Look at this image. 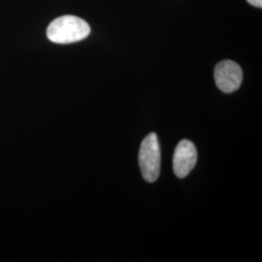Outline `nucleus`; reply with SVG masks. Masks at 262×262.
I'll use <instances>...</instances> for the list:
<instances>
[{
  "label": "nucleus",
  "mask_w": 262,
  "mask_h": 262,
  "mask_svg": "<svg viewBox=\"0 0 262 262\" xmlns=\"http://www.w3.org/2000/svg\"><path fill=\"white\" fill-rule=\"evenodd\" d=\"M215 84L225 94L236 92L243 81V71L240 66L232 60H223L215 67Z\"/></svg>",
  "instance_id": "7ed1b4c3"
},
{
  "label": "nucleus",
  "mask_w": 262,
  "mask_h": 262,
  "mask_svg": "<svg viewBox=\"0 0 262 262\" xmlns=\"http://www.w3.org/2000/svg\"><path fill=\"white\" fill-rule=\"evenodd\" d=\"M139 166L143 178L154 183L160 173V147L156 133L148 134L142 141L139 150Z\"/></svg>",
  "instance_id": "f03ea898"
},
{
  "label": "nucleus",
  "mask_w": 262,
  "mask_h": 262,
  "mask_svg": "<svg viewBox=\"0 0 262 262\" xmlns=\"http://www.w3.org/2000/svg\"><path fill=\"white\" fill-rule=\"evenodd\" d=\"M197 162V150L189 140L179 142L173 156V170L180 179L186 178Z\"/></svg>",
  "instance_id": "20e7f679"
},
{
  "label": "nucleus",
  "mask_w": 262,
  "mask_h": 262,
  "mask_svg": "<svg viewBox=\"0 0 262 262\" xmlns=\"http://www.w3.org/2000/svg\"><path fill=\"white\" fill-rule=\"evenodd\" d=\"M247 1L254 7H257V8L262 7V0H247Z\"/></svg>",
  "instance_id": "39448f33"
},
{
  "label": "nucleus",
  "mask_w": 262,
  "mask_h": 262,
  "mask_svg": "<svg viewBox=\"0 0 262 262\" xmlns=\"http://www.w3.org/2000/svg\"><path fill=\"white\" fill-rule=\"evenodd\" d=\"M91 33L89 24L79 17L66 15L53 20L47 28V37L56 44H71L84 40Z\"/></svg>",
  "instance_id": "f257e3e1"
}]
</instances>
